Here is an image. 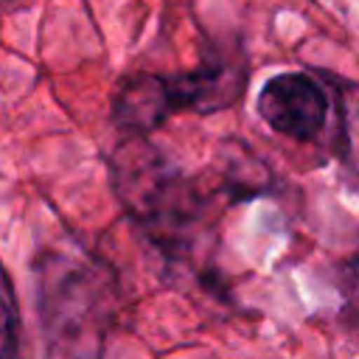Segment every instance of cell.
I'll return each mask as SVG.
<instances>
[{
  "mask_svg": "<svg viewBox=\"0 0 359 359\" xmlns=\"http://www.w3.org/2000/svg\"><path fill=\"white\" fill-rule=\"evenodd\" d=\"M109 174L126 219L163 264L205 275L216 247V194L149 143V135L123 137Z\"/></svg>",
  "mask_w": 359,
  "mask_h": 359,
  "instance_id": "obj_1",
  "label": "cell"
},
{
  "mask_svg": "<svg viewBox=\"0 0 359 359\" xmlns=\"http://www.w3.org/2000/svg\"><path fill=\"white\" fill-rule=\"evenodd\" d=\"M36 314L48 353L95 356L118 317V278L81 244H53L34 261Z\"/></svg>",
  "mask_w": 359,
  "mask_h": 359,
  "instance_id": "obj_2",
  "label": "cell"
},
{
  "mask_svg": "<svg viewBox=\"0 0 359 359\" xmlns=\"http://www.w3.org/2000/svg\"><path fill=\"white\" fill-rule=\"evenodd\" d=\"M247 59L238 48H210V53L185 73L160 76L163 93L174 112L213 115L236 107L247 87Z\"/></svg>",
  "mask_w": 359,
  "mask_h": 359,
  "instance_id": "obj_3",
  "label": "cell"
},
{
  "mask_svg": "<svg viewBox=\"0 0 359 359\" xmlns=\"http://www.w3.org/2000/svg\"><path fill=\"white\" fill-rule=\"evenodd\" d=\"M331 95L320 76L286 70L264 81L255 109L258 118L278 135L292 140H314L328 118Z\"/></svg>",
  "mask_w": 359,
  "mask_h": 359,
  "instance_id": "obj_4",
  "label": "cell"
},
{
  "mask_svg": "<svg viewBox=\"0 0 359 359\" xmlns=\"http://www.w3.org/2000/svg\"><path fill=\"white\" fill-rule=\"evenodd\" d=\"M320 79L331 90L337 107V160L342 163L348 180L359 188V84L339 79L334 73H320Z\"/></svg>",
  "mask_w": 359,
  "mask_h": 359,
  "instance_id": "obj_5",
  "label": "cell"
},
{
  "mask_svg": "<svg viewBox=\"0 0 359 359\" xmlns=\"http://www.w3.org/2000/svg\"><path fill=\"white\" fill-rule=\"evenodd\" d=\"M233 154H222V182L219 188L230 196V199H244V196H255L266 188L269 174L264 168L261 160H255V154H250L238 140H230Z\"/></svg>",
  "mask_w": 359,
  "mask_h": 359,
  "instance_id": "obj_6",
  "label": "cell"
},
{
  "mask_svg": "<svg viewBox=\"0 0 359 359\" xmlns=\"http://www.w3.org/2000/svg\"><path fill=\"white\" fill-rule=\"evenodd\" d=\"M334 283L339 292V317L353 334H359V252L339 261Z\"/></svg>",
  "mask_w": 359,
  "mask_h": 359,
  "instance_id": "obj_7",
  "label": "cell"
},
{
  "mask_svg": "<svg viewBox=\"0 0 359 359\" xmlns=\"http://www.w3.org/2000/svg\"><path fill=\"white\" fill-rule=\"evenodd\" d=\"M20 353V311L14 286L0 264V359H11Z\"/></svg>",
  "mask_w": 359,
  "mask_h": 359,
  "instance_id": "obj_8",
  "label": "cell"
}]
</instances>
